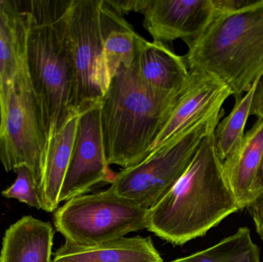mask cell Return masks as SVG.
<instances>
[{
	"label": "cell",
	"mask_w": 263,
	"mask_h": 262,
	"mask_svg": "<svg viewBox=\"0 0 263 262\" xmlns=\"http://www.w3.org/2000/svg\"><path fill=\"white\" fill-rule=\"evenodd\" d=\"M214 132L202 140L171 190L148 209L147 229L173 246L204 236L241 210L216 152Z\"/></svg>",
	"instance_id": "6da1fadb"
},
{
	"label": "cell",
	"mask_w": 263,
	"mask_h": 262,
	"mask_svg": "<svg viewBox=\"0 0 263 262\" xmlns=\"http://www.w3.org/2000/svg\"><path fill=\"white\" fill-rule=\"evenodd\" d=\"M165 95L139 79L136 63L121 65L100 104L105 155L109 165L123 169L146 158L179 93Z\"/></svg>",
	"instance_id": "7a4b0ae2"
},
{
	"label": "cell",
	"mask_w": 263,
	"mask_h": 262,
	"mask_svg": "<svg viewBox=\"0 0 263 262\" xmlns=\"http://www.w3.org/2000/svg\"><path fill=\"white\" fill-rule=\"evenodd\" d=\"M72 0L25 1L28 16L26 63L44 114L48 138L71 118L72 62L66 14Z\"/></svg>",
	"instance_id": "3957f363"
},
{
	"label": "cell",
	"mask_w": 263,
	"mask_h": 262,
	"mask_svg": "<svg viewBox=\"0 0 263 262\" xmlns=\"http://www.w3.org/2000/svg\"><path fill=\"white\" fill-rule=\"evenodd\" d=\"M188 47L189 69L216 77L235 100L242 98L263 74V0L233 12L215 9L208 27Z\"/></svg>",
	"instance_id": "277c9868"
},
{
	"label": "cell",
	"mask_w": 263,
	"mask_h": 262,
	"mask_svg": "<svg viewBox=\"0 0 263 262\" xmlns=\"http://www.w3.org/2000/svg\"><path fill=\"white\" fill-rule=\"evenodd\" d=\"M224 109L182 132L142 161L115 174L110 188L142 208L156 206L190 166L202 140L216 129Z\"/></svg>",
	"instance_id": "5b68a950"
},
{
	"label": "cell",
	"mask_w": 263,
	"mask_h": 262,
	"mask_svg": "<svg viewBox=\"0 0 263 262\" xmlns=\"http://www.w3.org/2000/svg\"><path fill=\"white\" fill-rule=\"evenodd\" d=\"M148 211L109 187L66 201L55 211L54 225L66 243L96 246L147 229Z\"/></svg>",
	"instance_id": "8992f818"
},
{
	"label": "cell",
	"mask_w": 263,
	"mask_h": 262,
	"mask_svg": "<svg viewBox=\"0 0 263 262\" xmlns=\"http://www.w3.org/2000/svg\"><path fill=\"white\" fill-rule=\"evenodd\" d=\"M102 4L103 0H72L66 14L75 115L100 106L110 83L103 53Z\"/></svg>",
	"instance_id": "52a82bcc"
},
{
	"label": "cell",
	"mask_w": 263,
	"mask_h": 262,
	"mask_svg": "<svg viewBox=\"0 0 263 262\" xmlns=\"http://www.w3.org/2000/svg\"><path fill=\"white\" fill-rule=\"evenodd\" d=\"M48 142L44 114L26 63L15 77L5 112L0 138V162L5 170L15 172L27 166L40 189Z\"/></svg>",
	"instance_id": "ba28073f"
},
{
	"label": "cell",
	"mask_w": 263,
	"mask_h": 262,
	"mask_svg": "<svg viewBox=\"0 0 263 262\" xmlns=\"http://www.w3.org/2000/svg\"><path fill=\"white\" fill-rule=\"evenodd\" d=\"M105 155L100 124V106L79 115L70 161L59 201L85 195L93 186L110 183L115 174Z\"/></svg>",
	"instance_id": "9c48e42d"
},
{
	"label": "cell",
	"mask_w": 263,
	"mask_h": 262,
	"mask_svg": "<svg viewBox=\"0 0 263 262\" xmlns=\"http://www.w3.org/2000/svg\"><path fill=\"white\" fill-rule=\"evenodd\" d=\"M230 96L231 91L220 80L205 72L190 69L188 82L179 93L148 155L189 128L220 112Z\"/></svg>",
	"instance_id": "30bf717a"
},
{
	"label": "cell",
	"mask_w": 263,
	"mask_h": 262,
	"mask_svg": "<svg viewBox=\"0 0 263 262\" xmlns=\"http://www.w3.org/2000/svg\"><path fill=\"white\" fill-rule=\"evenodd\" d=\"M143 26L153 41L197 39L215 15L213 0H148L142 11Z\"/></svg>",
	"instance_id": "8fae6325"
},
{
	"label": "cell",
	"mask_w": 263,
	"mask_h": 262,
	"mask_svg": "<svg viewBox=\"0 0 263 262\" xmlns=\"http://www.w3.org/2000/svg\"><path fill=\"white\" fill-rule=\"evenodd\" d=\"M27 34L25 2L0 0V97L4 117L15 77L26 66Z\"/></svg>",
	"instance_id": "7c38bea8"
},
{
	"label": "cell",
	"mask_w": 263,
	"mask_h": 262,
	"mask_svg": "<svg viewBox=\"0 0 263 262\" xmlns=\"http://www.w3.org/2000/svg\"><path fill=\"white\" fill-rule=\"evenodd\" d=\"M135 63L140 81L159 93H179L190 78V69L184 56L175 53L166 44L148 42L142 37Z\"/></svg>",
	"instance_id": "4fadbf2b"
},
{
	"label": "cell",
	"mask_w": 263,
	"mask_h": 262,
	"mask_svg": "<svg viewBox=\"0 0 263 262\" xmlns=\"http://www.w3.org/2000/svg\"><path fill=\"white\" fill-rule=\"evenodd\" d=\"M52 262H163L150 237L117 238L92 246L65 241Z\"/></svg>",
	"instance_id": "5bb4252c"
},
{
	"label": "cell",
	"mask_w": 263,
	"mask_h": 262,
	"mask_svg": "<svg viewBox=\"0 0 263 262\" xmlns=\"http://www.w3.org/2000/svg\"><path fill=\"white\" fill-rule=\"evenodd\" d=\"M53 238L50 223L23 217L5 232L0 262H52Z\"/></svg>",
	"instance_id": "9a60e30c"
},
{
	"label": "cell",
	"mask_w": 263,
	"mask_h": 262,
	"mask_svg": "<svg viewBox=\"0 0 263 262\" xmlns=\"http://www.w3.org/2000/svg\"><path fill=\"white\" fill-rule=\"evenodd\" d=\"M263 160V121H257L245 134L237 152L222 162L229 184L240 209L254 199V184Z\"/></svg>",
	"instance_id": "2e32d148"
},
{
	"label": "cell",
	"mask_w": 263,
	"mask_h": 262,
	"mask_svg": "<svg viewBox=\"0 0 263 262\" xmlns=\"http://www.w3.org/2000/svg\"><path fill=\"white\" fill-rule=\"evenodd\" d=\"M78 116L71 118L48 142L43 178L39 189L42 209L53 212L60 205L59 198L70 161Z\"/></svg>",
	"instance_id": "e0dca14e"
},
{
	"label": "cell",
	"mask_w": 263,
	"mask_h": 262,
	"mask_svg": "<svg viewBox=\"0 0 263 262\" xmlns=\"http://www.w3.org/2000/svg\"><path fill=\"white\" fill-rule=\"evenodd\" d=\"M101 23L104 37L105 66L111 82L121 65L127 68L133 66L142 36L135 32L122 15L112 10L105 0L102 4Z\"/></svg>",
	"instance_id": "ac0fdd59"
},
{
	"label": "cell",
	"mask_w": 263,
	"mask_h": 262,
	"mask_svg": "<svg viewBox=\"0 0 263 262\" xmlns=\"http://www.w3.org/2000/svg\"><path fill=\"white\" fill-rule=\"evenodd\" d=\"M171 262H261L260 249L253 243L250 229L241 227L215 246Z\"/></svg>",
	"instance_id": "d6986e66"
},
{
	"label": "cell",
	"mask_w": 263,
	"mask_h": 262,
	"mask_svg": "<svg viewBox=\"0 0 263 262\" xmlns=\"http://www.w3.org/2000/svg\"><path fill=\"white\" fill-rule=\"evenodd\" d=\"M258 80L245 95L235 100L233 110L219 122L215 129L216 152L222 162L233 156L243 142L246 125L250 116L252 100Z\"/></svg>",
	"instance_id": "ffe728a7"
},
{
	"label": "cell",
	"mask_w": 263,
	"mask_h": 262,
	"mask_svg": "<svg viewBox=\"0 0 263 262\" xmlns=\"http://www.w3.org/2000/svg\"><path fill=\"white\" fill-rule=\"evenodd\" d=\"M16 179L12 186L2 192L6 198H15L30 207L42 209L39 186L33 174L27 166H22L15 170Z\"/></svg>",
	"instance_id": "44dd1931"
},
{
	"label": "cell",
	"mask_w": 263,
	"mask_h": 262,
	"mask_svg": "<svg viewBox=\"0 0 263 262\" xmlns=\"http://www.w3.org/2000/svg\"><path fill=\"white\" fill-rule=\"evenodd\" d=\"M106 4L123 16L131 12L142 13L148 0H105Z\"/></svg>",
	"instance_id": "7402d4cb"
},
{
	"label": "cell",
	"mask_w": 263,
	"mask_h": 262,
	"mask_svg": "<svg viewBox=\"0 0 263 262\" xmlns=\"http://www.w3.org/2000/svg\"><path fill=\"white\" fill-rule=\"evenodd\" d=\"M247 209L254 221L256 232L263 241V190L255 197Z\"/></svg>",
	"instance_id": "603a6c76"
},
{
	"label": "cell",
	"mask_w": 263,
	"mask_h": 262,
	"mask_svg": "<svg viewBox=\"0 0 263 262\" xmlns=\"http://www.w3.org/2000/svg\"><path fill=\"white\" fill-rule=\"evenodd\" d=\"M250 115L256 116L258 121H263V74L258 80L252 100Z\"/></svg>",
	"instance_id": "cb8c5ba5"
},
{
	"label": "cell",
	"mask_w": 263,
	"mask_h": 262,
	"mask_svg": "<svg viewBox=\"0 0 263 262\" xmlns=\"http://www.w3.org/2000/svg\"><path fill=\"white\" fill-rule=\"evenodd\" d=\"M263 190V160L260 168L258 171L257 176L254 184L255 197Z\"/></svg>",
	"instance_id": "d4e9b609"
},
{
	"label": "cell",
	"mask_w": 263,
	"mask_h": 262,
	"mask_svg": "<svg viewBox=\"0 0 263 262\" xmlns=\"http://www.w3.org/2000/svg\"><path fill=\"white\" fill-rule=\"evenodd\" d=\"M3 126H4V110H3V103L0 97V138L3 134Z\"/></svg>",
	"instance_id": "484cf974"
}]
</instances>
